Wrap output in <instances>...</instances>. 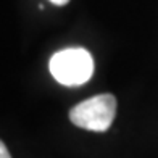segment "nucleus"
I'll use <instances>...</instances> for the list:
<instances>
[{"mask_svg":"<svg viewBox=\"0 0 158 158\" xmlns=\"http://www.w3.org/2000/svg\"><path fill=\"white\" fill-rule=\"evenodd\" d=\"M50 2H52L53 5H66L69 0H50Z\"/></svg>","mask_w":158,"mask_h":158,"instance_id":"20e7f679","label":"nucleus"},{"mask_svg":"<svg viewBox=\"0 0 158 158\" xmlns=\"http://www.w3.org/2000/svg\"><path fill=\"white\" fill-rule=\"evenodd\" d=\"M50 73L63 85L85 84L94 74V60L85 48H64L56 52L48 63Z\"/></svg>","mask_w":158,"mask_h":158,"instance_id":"f257e3e1","label":"nucleus"},{"mask_svg":"<svg viewBox=\"0 0 158 158\" xmlns=\"http://www.w3.org/2000/svg\"><path fill=\"white\" fill-rule=\"evenodd\" d=\"M0 158H11V156H10V152H8V148L5 147L3 142L0 143Z\"/></svg>","mask_w":158,"mask_h":158,"instance_id":"7ed1b4c3","label":"nucleus"},{"mask_svg":"<svg viewBox=\"0 0 158 158\" xmlns=\"http://www.w3.org/2000/svg\"><path fill=\"white\" fill-rule=\"evenodd\" d=\"M116 116V98L111 94H100L77 103L69 111L71 123L87 131H106Z\"/></svg>","mask_w":158,"mask_h":158,"instance_id":"f03ea898","label":"nucleus"}]
</instances>
